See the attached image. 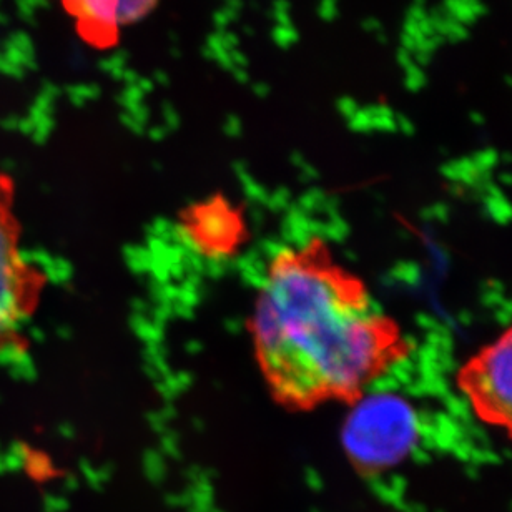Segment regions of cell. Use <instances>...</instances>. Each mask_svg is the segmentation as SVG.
I'll return each instance as SVG.
<instances>
[{
  "mask_svg": "<svg viewBox=\"0 0 512 512\" xmlns=\"http://www.w3.org/2000/svg\"><path fill=\"white\" fill-rule=\"evenodd\" d=\"M250 333L268 391L296 413L353 406L414 351L404 326L320 237L273 256Z\"/></svg>",
  "mask_w": 512,
  "mask_h": 512,
  "instance_id": "cell-1",
  "label": "cell"
},
{
  "mask_svg": "<svg viewBox=\"0 0 512 512\" xmlns=\"http://www.w3.org/2000/svg\"><path fill=\"white\" fill-rule=\"evenodd\" d=\"M14 182L0 173V355L24 341V328L39 308L45 275L25 256L14 212Z\"/></svg>",
  "mask_w": 512,
  "mask_h": 512,
  "instance_id": "cell-2",
  "label": "cell"
},
{
  "mask_svg": "<svg viewBox=\"0 0 512 512\" xmlns=\"http://www.w3.org/2000/svg\"><path fill=\"white\" fill-rule=\"evenodd\" d=\"M454 386L479 423L512 443V321L458 366Z\"/></svg>",
  "mask_w": 512,
  "mask_h": 512,
  "instance_id": "cell-3",
  "label": "cell"
},
{
  "mask_svg": "<svg viewBox=\"0 0 512 512\" xmlns=\"http://www.w3.org/2000/svg\"><path fill=\"white\" fill-rule=\"evenodd\" d=\"M351 408L353 413L343 429V446L351 461L365 471L396 463L411 436L399 403L389 398H368L366 394Z\"/></svg>",
  "mask_w": 512,
  "mask_h": 512,
  "instance_id": "cell-4",
  "label": "cell"
},
{
  "mask_svg": "<svg viewBox=\"0 0 512 512\" xmlns=\"http://www.w3.org/2000/svg\"><path fill=\"white\" fill-rule=\"evenodd\" d=\"M180 227L188 245L210 260L235 255L248 235L242 208L223 195H213L185 208Z\"/></svg>",
  "mask_w": 512,
  "mask_h": 512,
  "instance_id": "cell-5",
  "label": "cell"
},
{
  "mask_svg": "<svg viewBox=\"0 0 512 512\" xmlns=\"http://www.w3.org/2000/svg\"><path fill=\"white\" fill-rule=\"evenodd\" d=\"M82 39L94 47H112L120 29L150 14L158 0H62Z\"/></svg>",
  "mask_w": 512,
  "mask_h": 512,
  "instance_id": "cell-6",
  "label": "cell"
}]
</instances>
